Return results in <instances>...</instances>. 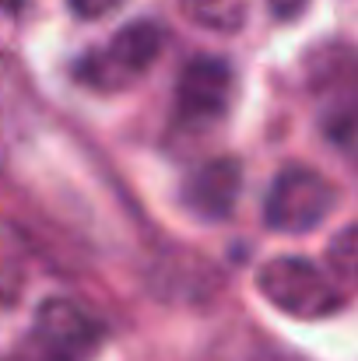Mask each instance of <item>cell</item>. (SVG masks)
I'll return each instance as SVG.
<instances>
[{"label": "cell", "instance_id": "1", "mask_svg": "<svg viewBox=\"0 0 358 361\" xmlns=\"http://www.w3.org/2000/svg\"><path fill=\"white\" fill-rule=\"evenodd\" d=\"M260 295L295 319H323L345 305V295L338 284L309 259L302 256H274L256 270Z\"/></svg>", "mask_w": 358, "mask_h": 361}, {"label": "cell", "instance_id": "3", "mask_svg": "<svg viewBox=\"0 0 358 361\" xmlns=\"http://www.w3.org/2000/svg\"><path fill=\"white\" fill-rule=\"evenodd\" d=\"M162 53V28L155 21L123 25L106 49H92L78 63V78L99 92H117L130 78L144 74Z\"/></svg>", "mask_w": 358, "mask_h": 361}, {"label": "cell", "instance_id": "10", "mask_svg": "<svg viewBox=\"0 0 358 361\" xmlns=\"http://www.w3.org/2000/svg\"><path fill=\"white\" fill-rule=\"evenodd\" d=\"M267 4H270L274 18H281V21H292V18L302 14V7H306V0H267Z\"/></svg>", "mask_w": 358, "mask_h": 361}, {"label": "cell", "instance_id": "7", "mask_svg": "<svg viewBox=\"0 0 358 361\" xmlns=\"http://www.w3.org/2000/svg\"><path fill=\"white\" fill-rule=\"evenodd\" d=\"M179 7L193 25L225 32V35L239 32L249 14V0H179Z\"/></svg>", "mask_w": 358, "mask_h": 361}, {"label": "cell", "instance_id": "5", "mask_svg": "<svg viewBox=\"0 0 358 361\" xmlns=\"http://www.w3.org/2000/svg\"><path fill=\"white\" fill-rule=\"evenodd\" d=\"M32 337L42 341V344H46L49 351H56L60 358L81 361L99 348L102 330H99V323H95L85 309H78L74 302H67V298H49V302H42L39 312H35V330H32Z\"/></svg>", "mask_w": 358, "mask_h": 361}, {"label": "cell", "instance_id": "4", "mask_svg": "<svg viewBox=\"0 0 358 361\" xmlns=\"http://www.w3.org/2000/svg\"><path fill=\"white\" fill-rule=\"evenodd\" d=\"M236 99V74L222 56H193L176 81V106L186 120H218Z\"/></svg>", "mask_w": 358, "mask_h": 361}, {"label": "cell", "instance_id": "2", "mask_svg": "<svg viewBox=\"0 0 358 361\" xmlns=\"http://www.w3.org/2000/svg\"><path fill=\"white\" fill-rule=\"evenodd\" d=\"M334 200H338V193L320 172L288 165L278 172V179L267 193L263 221L270 232L302 235V232H313L316 225H323V218L334 211Z\"/></svg>", "mask_w": 358, "mask_h": 361}, {"label": "cell", "instance_id": "9", "mask_svg": "<svg viewBox=\"0 0 358 361\" xmlns=\"http://www.w3.org/2000/svg\"><path fill=\"white\" fill-rule=\"evenodd\" d=\"M123 0H67V7L78 14V18H85V21H95V18H106L109 11H117Z\"/></svg>", "mask_w": 358, "mask_h": 361}, {"label": "cell", "instance_id": "6", "mask_svg": "<svg viewBox=\"0 0 358 361\" xmlns=\"http://www.w3.org/2000/svg\"><path fill=\"white\" fill-rule=\"evenodd\" d=\"M242 193V165L236 158H211L204 161L186 183V204L193 214L208 221H222L236 211Z\"/></svg>", "mask_w": 358, "mask_h": 361}, {"label": "cell", "instance_id": "8", "mask_svg": "<svg viewBox=\"0 0 358 361\" xmlns=\"http://www.w3.org/2000/svg\"><path fill=\"white\" fill-rule=\"evenodd\" d=\"M327 267L338 288L358 291V225H348L327 245Z\"/></svg>", "mask_w": 358, "mask_h": 361}, {"label": "cell", "instance_id": "11", "mask_svg": "<svg viewBox=\"0 0 358 361\" xmlns=\"http://www.w3.org/2000/svg\"><path fill=\"white\" fill-rule=\"evenodd\" d=\"M21 0H0V11H18Z\"/></svg>", "mask_w": 358, "mask_h": 361}]
</instances>
